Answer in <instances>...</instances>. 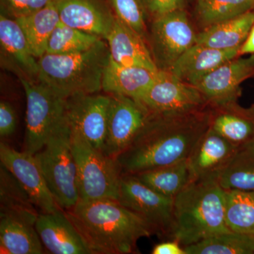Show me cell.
<instances>
[{
	"mask_svg": "<svg viewBox=\"0 0 254 254\" xmlns=\"http://www.w3.org/2000/svg\"><path fill=\"white\" fill-rule=\"evenodd\" d=\"M210 105L185 113H150L146 123L117 162L122 175L187 160L210 127Z\"/></svg>",
	"mask_w": 254,
	"mask_h": 254,
	"instance_id": "6da1fadb",
	"label": "cell"
},
{
	"mask_svg": "<svg viewBox=\"0 0 254 254\" xmlns=\"http://www.w3.org/2000/svg\"><path fill=\"white\" fill-rule=\"evenodd\" d=\"M64 212L91 254L136 253L138 241L155 234L141 215L118 200H79Z\"/></svg>",
	"mask_w": 254,
	"mask_h": 254,
	"instance_id": "7a4b0ae2",
	"label": "cell"
},
{
	"mask_svg": "<svg viewBox=\"0 0 254 254\" xmlns=\"http://www.w3.org/2000/svg\"><path fill=\"white\" fill-rule=\"evenodd\" d=\"M229 232L225 190L218 180H195L174 198L170 238L180 245Z\"/></svg>",
	"mask_w": 254,
	"mask_h": 254,
	"instance_id": "3957f363",
	"label": "cell"
},
{
	"mask_svg": "<svg viewBox=\"0 0 254 254\" xmlns=\"http://www.w3.org/2000/svg\"><path fill=\"white\" fill-rule=\"evenodd\" d=\"M110 58L109 48L104 39L81 53H45L38 58L37 81L65 98L98 93L102 91L103 73Z\"/></svg>",
	"mask_w": 254,
	"mask_h": 254,
	"instance_id": "277c9868",
	"label": "cell"
},
{
	"mask_svg": "<svg viewBox=\"0 0 254 254\" xmlns=\"http://www.w3.org/2000/svg\"><path fill=\"white\" fill-rule=\"evenodd\" d=\"M71 136L66 118L43 148L35 154L52 194L64 210L72 208L80 200L77 165L71 148Z\"/></svg>",
	"mask_w": 254,
	"mask_h": 254,
	"instance_id": "5b68a950",
	"label": "cell"
},
{
	"mask_svg": "<svg viewBox=\"0 0 254 254\" xmlns=\"http://www.w3.org/2000/svg\"><path fill=\"white\" fill-rule=\"evenodd\" d=\"M71 148L77 165L80 200H119L122 173L116 159L71 131Z\"/></svg>",
	"mask_w": 254,
	"mask_h": 254,
	"instance_id": "8992f818",
	"label": "cell"
},
{
	"mask_svg": "<svg viewBox=\"0 0 254 254\" xmlns=\"http://www.w3.org/2000/svg\"><path fill=\"white\" fill-rule=\"evenodd\" d=\"M26 97L24 151L35 155L66 120V99L37 80L19 76Z\"/></svg>",
	"mask_w": 254,
	"mask_h": 254,
	"instance_id": "52a82bcc",
	"label": "cell"
},
{
	"mask_svg": "<svg viewBox=\"0 0 254 254\" xmlns=\"http://www.w3.org/2000/svg\"><path fill=\"white\" fill-rule=\"evenodd\" d=\"M196 36L185 9L153 18L147 38L158 70L169 71L174 63L195 44Z\"/></svg>",
	"mask_w": 254,
	"mask_h": 254,
	"instance_id": "ba28073f",
	"label": "cell"
},
{
	"mask_svg": "<svg viewBox=\"0 0 254 254\" xmlns=\"http://www.w3.org/2000/svg\"><path fill=\"white\" fill-rule=\"evenodd\" d=\"M119 201L141 215L155 234L170 237L174 198L165 196L142 183L133 175H122Z\"/></svg>",
	"mask_w": 254,
	"mask_h": 254,
	"instance_id": "9c48e42d",
	"label": "cell"
},
{
	"mask_svg": "<svg viewBox=\"0 0 254 254\" xmlns=\"http://www.w3.org/2000/svg\"><path fill=\"white\" fill-rule=\"evenodd\" d=\"M108 95L110 103L103 151L116 159L136 138L150 113L138 100L123 95Z\"/></svg>",
	"mask_w": 254,
	"mask_h": 254,
	"instance_id": "30bf717a",
	"label": "cell"
},
{
	"mask_svg": "<svg viewBox=\"0 0 254 254\" xmlns=\"http://www.w3.org/2000/svg\"><path fill=\"white\" fill-rule=\"evenodd\" d=\"M138 101L153 113H185L210 105L198 88L163 70Z\"/></svg>",
	"mask_w": 254,
	"mask_h": 254,
	"instance_id": "8fae6325",
	"label": "cell"
},
{
	"mask_svg": "<svg viewBox=\"0 0 254 254\" xmlns=\"http://www.w3.org/2000/svg\"><path fill=\"white\" fill-rule=\"evenodd\" d=\"M0 161L16 178L41 213H53L62 209L50 191L36 155L24 150L17 151L1 142Z\"/></svg>",
	"mask_w": 254,
	"mask_h": 254,
	"instance_id": "7c38bea8",
	"label": "cell"
},
{
	"mask_svg": "<svg viewBox=\"0 0 254 254\" xmlns=\"http://www.w3.org/2000/svg\"><path fill=\"white\" fill-rule=\"evenodd\" d=\"M109 95L79 94L66 99V115L71 131L103 150L106 137Z\"/></svg>",
	"mask_w": 254,
	"mask_h": 254,
	"instance_id": "4fadbf2b",
	"label": "cell"
},
{
	"mask_svg": "<svg viewBox=\"0 0 254 254\" xmlns=\"http://www.w3.org/2000/svg\"><path fill=\"white\" fill-rule=\"evenodd\" d=\"M254 76V54L247 58L232 59L214 69L200 79L198 88L210 105L237 101L240 85Z\"/></svg>",
	"mask_w": 254,
	"mask_h": 254,
	"instance_id": "5bb4252c",
	"label": "cell"
},
{
	"mask_svg": "<svg viewBox=\"0 0 254 254\" xmlns=\"http://www.w3.org/2000/svg\"><path fill=\"white\" fill-rule=\"evenodd\" d=\"M60 21L105 40L115 16L106 0H55Z\"/></svg>",
	"mask_w": 254,
	"mask_h": 254,
	"instance_id": "9a60e30c",
	"label": "cell"
},
{
	"mask_svg": "<svg viewBox=\"0 0 254 254\" xmlns=\"http://www.w3.org/2000/svg\"><path fill=\"white\" fill-rule=\"evenodd\" d=\"M238 148L210 127L188 158L195 180L218 181Z\"/></svg>",
	"mask_w": 254,
	"mask_h": 254,
	"instance_id": "2e32d148",
	"label": "cell"
},
{
	"mask_svg": "<svg viewBox=\"0 0 254 254\" xmlns=\"http://www.w3.org/2000/svg\"><path fill=\"white\" fill-rule=\"evenodd\" d=\"M35 227L45 248L53 254H91L64 210L41 213Z\"/></svg>",
	"mask_w": 254,
	"mask_h": 254,
	"instance_id": "e0dca14e",
	"label": "cell"
},
{
	"mask_svg": "<svg viewBox=\"0 0 254 254\" xmlns=\"http://www.w3.org/2000/svg\"><path fill=\"white\" fill-rule=\"evenodd\" d=\"M1 63L16 70L19 76L37 80L38 59L32 53L22 28L14 18L0 14Z\"/></svg>",
	"mask_w": 254,
	"mask_h": 254,
	"instance_id": "ac0fdd59",
	"label": "cell"
},
{
	"mask_svg": "<svg viewBox=\"0 0 254 254\" xmlns=\"http://www.w3.org/2000/svg\"><path fill=\"white\" fill-rule=\"evenodd\" d=\"M105 41L109 48L110 60L115 63L158 71L145 38L118 18L115 17Z\"/></svg>",
	"mask_w": 254,
	"mask_h": 254,
	"instance_id": "d6986e66",
	"label": "cell"
},
{
	"mask_svg": "<svg viewBox=\"0 0 254 254\" xmlns=\"http://www.w3.org/2000/svg\"><path fill=\"white\" fill-rule=\"evenodd\" d=\"M240 48L220 50L195 43L174 63L169 71L182 81L194 86L220 65L238 58Z\"/></svg>",
	"mask_w": 254,
	"mask_h": 254,
	"instance_id": "ffe728a7",
	"label": "cell"
},
{
	"mask_svg": "<svg viewBox=\"0 0 254 254\" xmlns=\"http://www.w3.org/2000/svg\"><path fill=\"white\" fill-rule=\"evenodd\" d=\"M210 127L233 144L240 146L254 139V105L244 108L237 101L210 105Z\"/></svg>",
	"mask_w": 254,
	"mask_h": 254,
	"instance_id": "44dd1931",
	"label": "cell"
},
{
	"mask_svg": "<svg viewBox=\"0 0 254 254\" xmlns=\"http://www.w3.org/2000/svg\"><path fill=\"white\" fill-rule=\"evenodd\" d=\"M158 71L123 66L110 58L103 73L102 90L108 94L125 95L138 101L153 84Z\"/></svg>",
	"mask_w": 254,
	"mask_h": 254,
	"instance_id": "7402d4cb",
	"label": "cell"
},
{
	"mask_svg": "<svg viewBox=\"0 0 254 254\" xmlns=\"http://www.w3.org/2000/svg\"><path fill=\"white\" fill-rule=\"evenodd\" d=\"M254 24V11L205 28L197 33V44L220 50L241 48Z\"/></svg>",
	"mask_w": 254,
	"mask_h": 254,
	"instance_id": "603a6c76",
	"label": "cell"
},
{
	"mask_svg": "<svg viewBox=\"0 0 254 254\" xmlns=\"http://www.w3.org/2000/svg\"><path fill=\"white\" fill-rule=\"evenodd\" d=\"M0 249L3 254H41L43 243L35 225L20 219L0 216Z\"/></svg>",
	"mask_w": 254,
	"mask_h": 254,
	"instance_id": "cb8c5ba5",
	"label": "cell"
},
{
	"mask_svg": "<svg viewBox=\"0 0 254 254\" xmlns=\"http://www.w3.org/2000/svg\"><path fill=\"white\" fill-rule=\"evenodd\" d=\"M133 175L142 183L160 194L173 198L195 181L188 159Z\"/></svg>",
	"mask_w": 254,
	"mask_h": 254,
	"instance_id": "d4e9b609",
	"label": "cell"
},
{
	"mask_svg": "<svg viewBox=\"0 0 254 254\" xmlns=\"http://www.w3.org/2000/svg\"><path fill=\"white\" fill-rule=\"evenodd\" d=\"M0 216L20 219L35 225L39 213L16 178L1 165Z\"/></svg>",
	"mask_w": 254,
	"mask_h": 254,
	"instance_id": "484cf974",
	"label": "cell"
},
{
	"mask_svg": "<svg viewBox=\"0 0 254 254\" xmlns=\"http://www.w3.org/2000/svg\"><path fill=\"white\" fill-rule=\"evenodd\" d=\"M16 20L27 38L33 55L37 59L41 58L46 53L50 36L60 22L55 0L43 9Z\"/></svg>",
	"mask_w": 254,
	"mask_h": 254,
	"instance_id": "4316f807",
	"label": "cell"
},
{
	"mask_svg": "<svg viewBox=\"0 0 254 254\" xmlns=\"http://www.w3.org/2000/svg\"><path fill=\"white\" fill-rule=\"evenodd\" d=\"M218 182L225 190H254V139L239 146Z\"/></svg>",
	"mask_w": 254,
	"mask_h": 254,
	"instance_id": "83f0119b",
	"label": "cell"
},
{
	"mask_svg": "<svg viewBox=\"0 0 254 254\" xmlns=\"http://www.w3.org/2000/svg\"><path fill=\"white\" fill-rule=\"evenodd\" d=\"M225 196L229 229L254 236V190H225Z\"/></svg>",
	"mask_w": 254,
	"mask_h": 254,
	"instance_id": "f1b7e54d",
	"label": "cell"
},
{
	"mask_svg": "<svg viewBox=\"0 0 254 254\" xmlns=\"http://www.w3.org/2000/svg\"><path fill=\"white\" fill-rule=\"evenodd\" d=\"M254 236L235 232L219 234L187 246L186 254H253Z\"/></svg>",
	"mask_w": 254,
	"mask_h": 254,
	"instance_id": "f546056e",
	"label": "cell"
},
{
	"mask_svg": "<svg viewBox=\"0 0 254 254\" xmlns=\"http://www.w3.org/2000/svg\"><path fill=\"white\" fill-rule=\"evenodd\" d=\"M254 0H197L195 15L206 28L254 11Z\"/></svg>",
	"mask_w": 254,
	"mask_h": 254,
	"instance_id": "4dcf8cb0",
	"label": "cell"
},
{
	"mask_svg": "<svg viewBox=\"0 0 254 254\" xmlns=\"http://www.w3.org/2000/svg\"><path fill=\"white\" fill-rule=\"evenodd\" d=\"M103 38L63 22L58 23L50 36L46 53L52 55H70L90 49Z\"/></svg>",
	"mask_w": 254,
	"mask_h": 254,
	"instance_id": "1f68e13d",
	"label": "cell"
},
{
	"mask_svg": "<svg viewBox=\"0 0 254 254\" xmlns=\"http://www.w3.org/2000/svg\"><path fill=\"white\" fill-rule=\"evenodd\" d=\"M106 1L117 18L146 39V18L148 15L143 0Z\"/></svg>",
	"mask_w": 254,
	"mask_h": 254,
	"instance_id": "d6a6232c",
	"label": "cell"
},
{
	"mask_svg": "<svg viewBox=\"0 0 254 254\" xmlns=\"http://www.w3.org/2000/svg\"><path fill=\"white\" fill-rule=\"evenodd\" d=\"M54 0H0L1 14L17 19L36 12Z\"/></svg>",
	"mask_w": 254,
	"mask_h": 254,
	"instance_id": "836d02e7",
	"label": "cell"
},
{
	"mask_svg": "<svg viewBox=\"0 0 254 254\" xmlns=\"http://www.w3.org/2000/svg\"><path fill=\"white\" fill-rule=\"evenodd\" d=\"M187 0H143L148 15L154 18L176 10L185 9Z\"/></svg>",
	"mask_w": 254,
	"mask_h": 254,
	"instance_id": "e575fe53",
	"label": "cell"
},
{
	"mask_svg": "<svg viewBox=\"0 0 254 254\" xmlns=\"http://www.w3.org/2000/svg\"><path fill=\"white\" fill-rule=\"evenodd\" d=\"M16 115L9 102L0 103V136L6 138L12 135L16 128Z\"/></svg>",
	"mask_w": 254,
	"mask_h": 254,
	"instance_id": "d590c367",
	"label": "cell"
},
{
	"mask_svg": "<svg viewBox=\"0 0 254 254\" xmlns=\"http://www.w3.org/2000/svg\"><path fill=\"white\" fill-rule=\"evenodd\" d=\"M180 242L173 240L170 242H163L155 246L152 251L153 254H186L185 250L180 246Z\"/></svg>",
	"mask_w": 254,
	"mask_h": 254,
	"instance_id": "8d00e7d4",
	"label": "cell"
},
{
	"mask_svg": "<svg viewBox=\"0 0 254 254\" xmlns=\"http://www.w3.org/2000/svg\"><path fill=\"white\" fill-rule=\"evenodd\" d=\"M254 54V24L244 44L240 48V55Z\"/></svg>",
	"mask_w": 254,
	"mask_h": 254,
	"instance_id": "74e56055",
	"label": "cell"
},
{
	"mask_svg": "<svg viewBox=\"0 0 254 254\" xmlns=\"http://www.w3.org/2000/svg\"><path fill=\"white\" fill-rule=\"evenodd\" d=\"M253 254H254V244H253Z\"/></svg>",
	"mask_w": 254,
	"mask_h": 254,
	"instance_id": "f35d334b",
	"label": "cell"
},
{
	"mask_svg": "<svg viewBox=\"0 0 254 254\" xmlns=\"http://www.w3.org/2000/svg\"></svg>",
	"mask_w": 254,
	"mask_h": 254,
	"instance_id": "ab89813d",
	"label": "cell"
}]
</instances>
